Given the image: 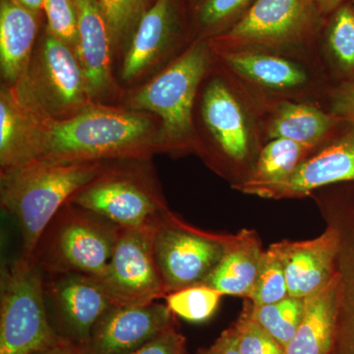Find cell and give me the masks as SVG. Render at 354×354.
<instances>
[{"label": "cell", "mask_w": 354, "mask_h": 354, "mask_svg": "<svg viewBox=\"0 0 354 354\" xmlns=\"http://www.w3.org/2000/svg\"><path fill=\"white\" fill-rule=\"evenodd\" d=\"M167 304L113 306L95 324L86 354H131L176 324Z\"/></svg>", "instance_id": "obj_18"}, {"label": "cell", "mask_w": 354, "mask_h": 354, "mask_svg": "<svg viewBox=\"0 0 354 354\" xmlns=\"http://www.w3.org/2000/svg\"><path fill=\"white\" fill-rule=\"evenodd\" d=\"M197 354H241L239 348V334L234 323L223 330V334L209 348H202Z\"/></svg>", "instance_id": "obj_36"}, {"label": "cell", "mask_w": 354, "mask_h": 354, "mask_svg": "<svg viewBox=\"0 0 354 354\" xmlns=\"http://www.w3.org/2000/svg\"><path fill=\"white\" fill-rule=\"evenodd\" d=\"M213 62L209 39H195L130 97V109L155 114L160 120L162 153H195V102Z\"/></svg>", "instance_id": "obj_4"}, {"label": "cell", "mask_w": 354, "mask_h": 354, "mask_svg": "<svg viewBox=\"0 0 354 354\" xmlns=\"http://www.w3.org/2000/svg\"><path fill=\"white\" fill-rule=\"evenodd\" d=\"M346 1H348V0H316L321 12L325 17L330 15L333 11H335L337 7L341 6Z\"/></svg>", "instance_id": "obj_38"}, {"label": "cell", "mask_w": 354, "mask_h": 354, "mask_svg": "<svg viewBox=\"0 0 354 354\" xmlns=\"http://www.w3.org/2000/svg\"><path fill=\"white\" fill-rule=\"evenodd\" d=\"M243 310L234 323L239 334L241 354H286V348L279 344L251 316V304L244 298Z\"/></svg>", "instance_id": "obj_32"}, {"label": "cell", "mask_w": 354, "mask_h": 354, "mask_svg": "<svg viewBox=\"0 0 354 354\" xmlns=\"http://www.w3.org/2000/svg\"><path fill=\"white\" fill-rule=\"evenodd\" d=\"M38 15L16 0L0 2V66L2 78L10 87L19 82L31 62Z\"/></svg>", "instance_id": "obj_22"}, {"label": "cell", "mask_w": 354, "mask_h": 354, "mask_svg": "<svg viewBox=\"0 0 354 354\" xmlns=\"http://www.w3.org/2000/svg\"><path fill=\"white\" fill-rule=\"evenodd\" d=\"M78 13L76 55L82 67L93 102L113 90L111 66V32L97 0H74Z\"/></svg>", "instance_id": "obj_20"}, {"label": "cell", "mask_w": 354, "mask_h": 354, "mask_svg": "<svg viewBox=\"0 0 354 354\" xmlns=\"http://www.w3.org/2000/svg\"><path fill=\"white\" fill-rule=\"evenodd\" d=\"M10 88L21 104L46 120H68L94 102L75 51L48 29L25 75Z\"/></svg>", "instance_id": "obj_7"}, {"label": "cell", "mask_w": 354, "mask_h": 354, "mask_svg": "<svg viewBox=\"0 0 354 354\" xmlns=\"http://www.w3.org/2000/svg\"><path fill=\"white\" fill-rule=\"evenodd\" d=\"M310 197L337 234L339 281L334 344L330 354H354V181L319 188Z\"/></svg>", "instance_id": "obj_12"}, {"label": "cell", "mask_w": 354, "mask_h": 354, "mask_svg": "<svg viewBox=\"0 0 354 354\" xmlns=\"http://www.w3.org/2000/svg\"><path fill=\"white\" fill-rule=\"evenodd\" d=\"M193 122L195 153L209 169L234 189L248 180L265 143L250 106L215 59L198 91Z\"/></svg>", "instance_id": "obj_2"}, {"label": "cell", "mask_w": 354, "mask_h": 354, "mask_svg": "<svg viewBox=\"0 0 354 354\" xmlns=\"http://www.w3.org/2000/svg\"><path fill=\"white\" fill-rule=\"evenodd\" d=\"M212 50L216 64L244 94L312 102L325 109L333 85L317 57L269 48Z\"/></svg>", "instance_id": "obj_5"}, {"label": "cell", "mask_w": 354, "mask_h": 354, "mask_svg": "<svg viewBox=\"0 0 354 354\" xmlns=\"http://www.w3.org/2000/svg\"><path fill=\"white\" fill-rule=\"evenodd\" d=\"M290 297L306 298L329 285L337 274V239L332 227L309 241L278 242Z\"/></svg>", "instance_id": "obj_19"}, {"label": "cell", "mask_w": 354, "mask_h": 354, "mask_svg": "<svg viewBox=\"0 0 354 354\" xmlns=\"http://www.w3.org/2000/svg\"><path fill=\"white\" fill-rule=\"evenodd\" d=\"M160 128L152 113L92 102L68 120H46L38 158L62 162L147 160L162 152Z\"/></svg>", "instance_id": "obj_1"}, {"label": "cell", "mask_w": 354, "mask_h": 354, "mask_svg": "<svg viewBox=\"0 0 354 354\" xmlns=\"http://www.w3.org/2000/svg\"><path fill=\"white\" fill-rule=\"evenodd\" d=\"M316 57L333 86L354 82V10L349 0L326 17Z\"/></svg>", "instance_id": "obj_24"}, {"label": "cell", "mask_w": 354, "mask_h": 354, "mask_svg": "<svg viewBox=\"0 0 354 354\" xmlns=\"http://www.w3.org/2000/svg\"><path fill=\"white\" fill-rule=\"evenodd\" d=\"M44 290L48 319L58 339L80 348L87 344L97 321L114 306L99 279L88 274H44Z\"/></svg>", "instance_id": "obj_14"}, {"label": "cell", "mask_w": 354, "mask_h": 354, "mask_svg": "<svg viewBox=\"0 0 354 354\" xmlns=\"http://www.w3.org/2000/svg\"><path fill=\"white\" fill-rule=\"evenodd\" d=\"M153 228L121 227L106 272L97 278L114 306L151 304L169 295L153 256Z\"/></svg>", "instance_id": "obj_13"}, {"label": "cell", "mask_w": 354, "mask_h": 354, "mask_svg": "<svg viewBox=\"0 0 354 354\" xmlns=\"http://www.w3.org/2000/svg\"><path fill=\"white\" fill-rule=\"evenodd\" d=\"M131 354H187L186 339L174 324Z\"/></svg>", "instance_id": "obj_34"}, {"label": "cell", "mask_w": 354, "mask_h": 354, "mask_svg": "<svg viewBox=\"0 0 354 354\" xmlns=\"http://www.w3.org/2000/svg\"><path fill=\"white\" fill-rule=\"evenodd\" d=\"M111 32L113 44L127 41L134 34L148 0H97Z\"/></svg>", "instance_id": "obj_31"}, {"label": "cell", "mask_w": 354, "mask_h": 354, "mask_svg": "<svg viewBox=\"0 0 354 354\" xmlns=\"http://www.w3.org/2000/svg\"><path fill=\"white\" fill-rule=\"evenodd\" d=\"M21 6L34 11V12L39 13L43 10L44 0H16Z\"/></svg>", "instance_id": "obj_39"}, {"label": "cell", "mask_w": 354, "mask_h": 354, "mask_svg": "<svg viewBox=\"0 0 354 354\" xmlns=\"http://www.w3.org/2000/svg\"><path fill=\"white\" fill-rule=\"evenodd\" d=\"M256 0H199L194 10L195 39L216 38L234 27Z\"/></svg>", "instance_id": "obj_27"}, {"label": "cell", "mask_w": 354, "mask_h": 354, "mask_svg": "<svg viewBox=\"0 0 354 354\" xmlns=\"http://www.w3.org/2000/svg\"><path fill=\"white\" fill-rule=\"evenodd\" d=\"M337 274L315 295L305 298L304 318L286 354H330L334 344L339 307Z\"/></svg>", "instance_id": "obj_25"}, {"label": "cell", "mask_w": 354, "mask_h": 354, "mask_svg": "<svg viewBox=\"0 0 354 354\" xmlns=\"http://www.w3.org/2000/svg\"><path fill=\"white\" fill-rule=\"evenodd\" d=\"M34 354H86L83 348L80 346H74L69 342L59 341L55 346L46 349V351H39Z\"/></svg>", "instance_id": "obj_37"}, {"label": "cell", "mask_w": 354, "mask_h": 354, "mask_svg": "<svg viewBox=\"0 0 354 354\" xmlns=\"http://www.w3.org/2000/svg\"><path fill=\"white\" fill-rule=\"evenodd\" d=\"M46 120L26 108L3 85L0 92L1 171L37 160L43 147Z\"/></svg>", "instance_id": "obj_21"}, {"label": "cell", "mask_w": 354, "mask_h": 354, "mask_svg": "<svg viewBox=\"0 0 354 354\" xmlns=\"http://www.w3.org/2000/svg\"><path fill=\"white\" fill-rule=\"evenodd\" d=\"M290 297L278 242L263 252L255 285L248 299L254 306L271 304Z\"/></svg>", "instance_id": "obj_29"}, {"label": "cell", "mask_w": 354, "mask_h": 354, "mask_svg": "<svg viewBox=\"0 0 354 354\" xmlns=\"http://www.w3.org/2000/svg\"><path fill=\"white\" fill-rule=\"evenodd\" d=\"M349 2H351V6H353L354 10V0H349Z\"/></svg>", "instance_id": "obj_40"}, {"label": "cell", "mask_w": 354, "mask_h": 354, "mask_svg": "<svg viewBox=\"0 0 354 354\" xmlns=\"http://www.w3.org/2000/svg\"><path fill=\"white\" fill-rule=\"evenodd\" d=\"M264 250L259 235L253 230H241L234 235L225 255L203 285L223 295L248 298L255 285Z\"/></svg>", "instance_id": "obj_23"}, {"label": "cell", "mask_w": 354, "mask_h": 354, "mask_svg": "<svg viewBox=\"0 0 354 354\" xmlns=\"http://www.w3.org/2000/svg\"><path fill=\"white\" fill-rule=\"evenodd\" d=\"M147 160H116L69 203L127 228H153L169 209Z\"/></svg>", "instance_id": "obj_8"}, {"label": "cell", "mask_w": 354, "mask_h": 354, "mask_svg": "<svg viewBox=\"0 0 354 354\" xmlns=\"http://www.w3.org/2000/svg\"><path fill=\"white\" fill-rule=\"evenodd\" d=\"M250 304L254 321L286 348L304 318L305 298L288 297L262 306Z\"/></svg>", "instance_id": "obj_28"}, {"label": "cell", "mask_w": 354, "mask_h": 354, "mask_svg": "<svg viewBox=\"0 0 354 354\" xmlns=\"http://www.w3.org/2000/svg\"><path fill=\"white\" fill-rule=\"evenodd\" d=\"M326 17L316 0H256L239 22L216 38L212 48H269L316 57Z\"/></svg>", "instance_id": "obj_9"}, {"label": "cell", "mask_w": 354, "mask_h": 354, "mask_svg": "<svg viewBox=\"0 0 354 354\" xmlns=\"http://www.w3.org/2000/svg\"><path fill=\"white\" fill-rule=\"evenodd\" d=\"M354 181V118H344L337 131L318 147L283 183L261 190L265 199H299L312 192L342 183Z\"/></svg>", "instance_id": "obj_15"}, {"label": "cell", "mask_w": 354, "mask_h": 354, "mask_svg": "<svg viewBox=\"0 0 354 354\" xmlns=\"http://www.w3.org/2000/svg\"><path fill=\"white\" fill-rule=\"evenodd\" d=\"M191 43L184 34L177 0H155L132 35L121 77L127 82L138 79L165 58L176 59Z\"/></svg>", "instance_id": "obj_16"}, {"label": "cell", "mask_w": 354, "mask_h": 354, "mask_svg": "<svg viewBox=\"0 0 354 354\" xmlns=\"http://www.w3.org/2000/svg\"><path fill=\"white\" fill-rule=\"evenodd\" d=\"M59 341L48 319L43 272L21 254L1 266L0 354H34Z\"/></svg>", "instance_id": "obj_10"}, {"label": "cell", "mask_w": 354, "mask_h": 354, "mask_svg": "<svg viewBox=\"0 0 354 354\" xmlns=\"http://www.w3.org/2000/svg\"><path fill=\"white\" fill-rule=\"evenodd\" d=\"M223 297L211 286L197 285L169 293L165 300L174 315L189 322L202 323L216 313Z\"/></svg>", "instance_id": "obj_30"}, {"label": "cell", "mask_w": 354, "mask_h": 354, "mask_svg": "<svg viewBox=\"0 0 354 354\" xmlns=\"http://www.w3.org/2000/svg\"><path fill=\"white\" fill-rule=\"evenodd\" d=\"M234 87L253 111L265 144L288 139L318 148L335 134L344 118L312 102L262 99Z\"/></svg>", "instance_id": "obj_17"}, {"label": "cell", "mask_w": 354, "mask_h": 354, "mask_svg": "<svg viewBox=\"0 0 354 354\" xmlns=\"http://www.w3.org/2000/svg\"><path fill=\"white\" fill-rule=\"evenodd\" d=\"M234 235L205 232L169 212L152 230L153 256L169 293L203 285Z\"/></svg>", "instance_id": "obj_11"}, {"label": "cell", "mask_w": 354, "mask_h": 354, "mask_svg": "<svg viewBox=\"0 0 354 354\" xmlns=\"http://www.w3.org/2000/svg\"><path fill=\"white\" fill-rule=\"evenodd\" d=\"M111 162L31 160L1 171V207L17 221L23 252L32 257L44 230L70 198L92 183Z\"/></svg>", "instance_id": "obj_3"}, {"label": "cell", "mask_w": 354, "mask_h": 354, "mask_svg": "<svg viewBox=\"0 0 354 354\" xmlns=\"http://www.w3.org/2000/svg\"><path fill=\"white\" fill-rule=\"evenodd\" d=\"M43 10L53 36L75 51L78 44V13L74 0H44Z\"/></svg>", "instance_id": "obj_33"}, {"label": "cell", "mask_w": 354, "mask_h": 354, "mask_svg": "<svg viewBox=\"0 0 354 354\" xmlns=\"http://www.w3.org/2000/svg\"><path fill=\"white\" fill-rule=\"evenodd\" d=\"M325 109L335 115L354 118V82L333 86Z\"/></svg>", "instance_id": "obj_35"}, {"label": "cell", "mask_w": 354, "mask_h": 354, "mask_svg": "<svg viewBox=\"0 0 354 354\" xmlns=\"http://www.w3.org/2000/svg\"><path fill=\"white\" fill-rule=\"evenodd\" d=\"M315 149L288 139L267 142L261 150L248 180L234 189L256 196L261 190L283 183L295 174Z\"/></svg>", "instance_id": "obj_26"}, {"label": "cell", "mask_w": 354, "mask_h": 354, "mask_svg": "<svg viewBox=\"0 0 354 354\" xmlns=\"http://www.w3.org/2000/svg\"><path fill=\"white\" fill-rule=\"evenodd\" d=\"M120 230V225L68 202L44 230L31 258L44 274L79 272L100 278Z\"/></svg>", "instance_id": "obj_6"}]
</instances>
